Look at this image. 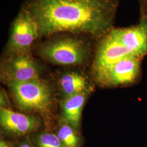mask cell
<instances>
[{
	"mask_svg": "<svg viewBox=\"0 0 147 147\" xmlns=\"http://www.w3.org/2000/svg\"><path fill=\"white\" fill-rule=\"evenodd\" d=\"M118 0H30L25 7L37 21L39 37L61 32L101 38L114 28Z\"/></svg>",
	"mask_w": 147,
	"mask_h": 147,
	"instance_id": "cell-1",
	"label": "cell"
},
{
	"mask_svg": "<svg viewBox=\"0 0 147 147\" xmlns=\"http://www.w3.org/2000/svg\"><path fill=\"white\" fill-rule=\"evenodd\" d=\"M39 53L47 61L59 65H77L84 63L89 54L88 45L76 37L55 38L44 44Z\"/></svg>",
	"mask_w": 147,
	"mask_h": 147,
	"instance_id": "cell-2",
	"label": "cell"
},
{
	"mask_svg": "<svg viewBox=\"0 0 147 147\" xmlns=\"http://www.w3.org/2000/svg\"><path fill=\"white\" fill-rule=\"evenodd\" d=\"M16 105L22 110L47 113L52 106L50 87L40 79L25 82L8 83Z\"/></svg>",
	"mask_w": 147,
	"mask_h": 147,
	"instance_id": "cell-3",
	"label": "cell"
},
{
	"mask_svg": "<svg viewBox=\"0 0 147 147\" xmlns=\"http://www.w3.org/2000/svg\"><path fill=\"white\" fill-rule=\"evenodd\" d=\"M8 44L11 55L30 53L32 45L39 37V27L31 13L25 6L16 16Z\"/></svg>",
	"mask_w": 147,
	"mask_h": 147,
	"instance_id": "cell-4",
	"label": "cell"
},
{
	"mask_svg": "<svg viewBox=\"0 0 147 147\" xmlns=\"http://www.w3.org/2000/svg\"><path fill=\"white\" fill-rule=\"evenodd\" d=\"M2 76L8 83H21L39 79L37 63L29 53L12 54L2 65Z\"/></svg>",
	"mask_w": 147,
	"mask_h": 147,
	"instance_id": "cell-5",
	"label": "cell"
},
{
	"mask_svg": "<svg viewBox=\"0 0 147 147\" xmlns=\"http://www.w3.org/2000/svg\"><path fill=\"white\" fill-rule=\"evenodd\" d=\"M100 39L93 65L96 79L121 59L129 55H135L109 32Z\"/></svg>",
	"mask_w": 147,
	"mask_h": 147,
	"instance_id": "cell-6",
	"label": "cell"
},
{
	"mask_svg": "<svg viewBox=\"0 0 147 147\" xmlns=\"http://www.w3.org/2000/svg\"><path fill=\"white\" fill-rule=\"evenodd\" d=\"M142 58L134 55L127 56L115 63L96 79L101 84L110 86L132 83L139 74Z\"/></svg>",
	"mask_w": 147,
	"mask_h": 147,
	"instance_id": "cell-7",
	"label": "cell"
},
{
	"mask_svg": "<svg viewBox=\"0 0 147 147\" xmlns=\"http://www.w3.org/2000/svg\"><path fill=\"white\" fill-rule=\"evenodd\" d=\"M109 33L134 55L142 58L147 56V18L139 19L130 26L114 27Z\"/></svg>",
	"mask_w": 147,
	"mask_h": 147,
	"instance_id": "cell-8",
	"label": "cell"
},
{
	"mask_svg": "<svg viewBox=\"0 0 147 147\" xmlns=\"http://www.w3.org/2000/svg\"><path fill=\"white\" fill-rule=\"evenodd\" d=\"M1 126L5 131L16 135H24L36 130L39 121L35 117L27 116L5 107L0 110Z\"/></svg>",
	"mask_w": 147,
	"mask_h": 147,
	"instance_id": "cell-9",
	"label": "cell"
},
{
	"mask_svg": "<svg viewBox=\"0 0 147 147\" xmlns=\"http://www.w3.org/2000/svg\"><path fill=\"white\" fill-rule=\"evenodd\" d=\"M88 91L65 98L62 104V119L76 130L80 127L82 111Z\"/></svg>",
	"mask_w": 147,
	"mask_h": 147,
	"instance_id": "cell-10",
	"label": "cell"
},
{
	"mask_svg": "<svg viewBox=\"0 0 147 147\" xmlns=\"http://www.w3.org/2000/svg\"><path fill=\"white\" fill-rule=\"evenodd\" d=\"M60 84L66 98L88 91V84L86 79L81 74L71 72L62 76Z\"/></svg>",
	"mask_w": 147,
	"mask_h": 147,
	"instance_id": "cell-11",
	"label": "cell"
},
{
	"mask_svg": "<svg viewBox=\"0 0 147 147\" xmlns=\"http://www.w3.org/2000/svg\"><path fill=\"white\" fill-rule=\"evenodd\" d=\"M57 136L64 147H79L80 139L76 130L67 124H64L58 132Z\"/></svg>",
	"mask_w": 147,
	"mask_h": 147,
	"instance_id": "cell-12",
	"label": "cell"
},
{
	"mask_svg": "<svg viewBox=\"0 0 147 147\" xmlns=\"http://www.w3.org/2000/svg\"><path fill=\"white\" fill-rule=\"evenodd\" d=\"M37 147H64L57 135L51 133L39 134L36 140Z\"/></svg>",
	"mask_w": 147,
	"mask_h": 147,
	"instance_id": "cell-13",
	"label": "cell"
},
{
	"mask_svg": "<svg viewBox=\"0 0 147 147\" xmlns=\"http://www.w3.org/2000/svg\"><path fill=\"white\" fill-rule=\"evenodd\" d=\"M139 8V18H147V0H137Z\"/></svg>",
	"mask_w": 147,
	"mask_h": 147,
	"instance_id": "cell-14",
	"label": "cell"
},
{
	"mask_svg": "<svg viewBox=\"0 0 147 147\" xmlns=\"http://www.w3.org/2000/svg\"><path fill=\"white\" fill-rule=\"evenodd\" d=\"M0 147H13V146L9 142H6L3 140H1Z\"/></svg>",
	"mask_w": 147,
	"mask_h": 147,
	"instance_id": "cell-15",
	"label": "cell"
},
{
	"mask_svg": "<svg viewBox=\"0 0 147 147\" xmlns=\"http://www.w3.org/2000/svg\"><path fill=\"white\" fill-rule=\"evenodd\" d=\"M19 147H32V146L27 141H24L19 145Z\"/></svg>",
	"mask_w": 147,
	"mask_h": 147,
	"instance_id": "cell-16",
	"label": "cell"
}]
</instances>
